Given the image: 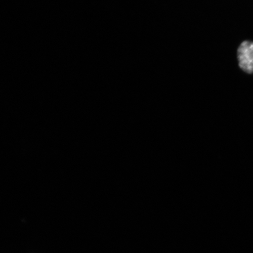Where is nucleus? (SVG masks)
I'll return each mask as SVG.
<instances>
[{"instance_id": "obj_1", "label": "nucleus", "mask_w": 253, "mask_h": 253, "mask_svg": "<svg viewBox=\"0 0 253 253\" xmlns=\"http://www.w3.org/2000/svg\"><path fill=\"white\" fill-rule=\"evenodd\" d=\"M240 68L248 74H253V42L245 41L237 50Z\"/></svg>"}]
</instances>
